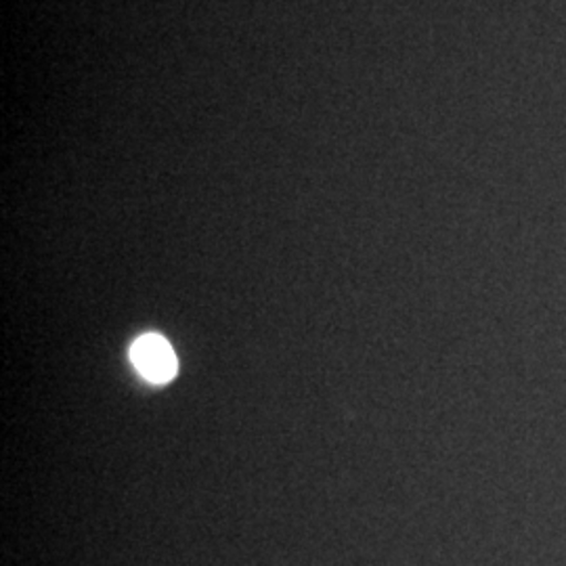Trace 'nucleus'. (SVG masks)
<instances>
[{"label": "nucleus", "instance_id": "nucleus-1", "mask_svg": "<svg viewBox=\"0 0 566 566\" xmlns=\"http://www.w3.org/2000/svg\"><path fill=\"white\" fill-rule=\"evenodd\" d=\"M130 361L143 378L154 385H166L177 376V355L166 338L158 334L142 336L130 346Z\"/></svg>", "mask_w": 566, "mask_h": 566}]
</instances>
